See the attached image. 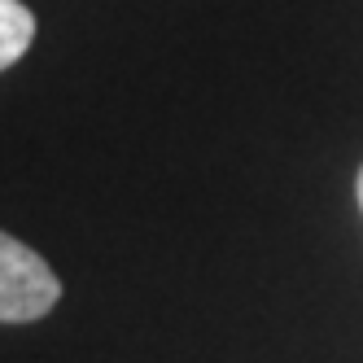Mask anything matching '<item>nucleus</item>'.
<instances>
[{"instance_id":"3","label":"nucleus","mask_w":363,"mask_h":363,"mask_svg":"<svg viewBox=\"0 0 363 363\" xmlns=\"http://www.w3.org/2000/svg\"><path fill=\"white\" fill-rule=\"evenodd\" d=\"M359 206H363V167H359Z\"/></svg>"},{"instance_id":"2","label":"nucleus","mask_w":363,"mask_h":363,"mask_svg":"<svg viewBox=\"0 0 363 363\" xmlns=\"http://www.w3.org/2000/svg\"><path fill=\"white\" fill-rule=\"evenodd\" d=\"M35 40V18L22 0H0V70H9Z\"/></svg>"},{"instance_id":"1","label":"nucleus","mask_w":363,"mask_h":363,"mask_svg":"<svg viewBox=\"0 0 363 363\" xmlns=\"http://www.w3.org/2000/svg\"><path fill=\"white\" fill-rule=\"evenodd\" d=\"M62 298V280L44 258L0 232V324H31L44 320Z\"/></svg>"}]
</instances>
